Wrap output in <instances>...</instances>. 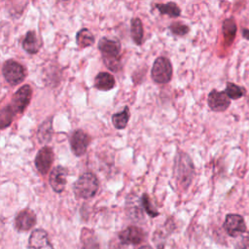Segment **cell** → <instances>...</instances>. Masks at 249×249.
I'll return each instance as SVG.
<instances>
[{
    "label": "cell",
    "mask_w": 249,
    "mask_h": 249,
    "mask_svg": "<svg viewBox=\"0 0 249 249\" xmlns=\"http://www.w3.org/2000/svg\"><path fill=\"white\" fill-rule=\"evenodd\" d=\"M98 50L102 54V59L106 67L113 71L118 72L122 69L121 60V42L118 39H109L102 37L98 42Z\"/></svg>",
    "instance_id": "1"
},
{
    "label": "cell",
    "mask_w": 249,
    "mask_h": 249,
    "mask_svg": "<svg viewBox=\"0 0 249 249\" xmlns=\"http://www.w3.org/2000/svg\"><path fill=\"white\" fill-rule=\"evenodd\" d=\"M195 175V166L190 156L182 151H178L174 158V176L176 182L182 187L188 188Z\"/></svg>",
    "instance_id": "2"
},
{
    "label": "cell",
    "mask_w": 249,
    "mask_h": 249,
    "mask_svg": "<svg viewBox=\"0 0 249 249\" xmlns=\"http://www.w3.org/2000/svg\"><path fill=\"white\" fill-rule=\"evenodd\" d=\"M99 189V181L91 172L83 173L73 185V191L78 198H91Z\"/></svg>",
    "instance_id": "3"
},
{
    "label": "cell",
    "mask_w": 249,
    "mask_h": 249,
    "mask_svg": "<svg viewBox=\"0 0 249 249\" xmlns=\"http://www.w3.org/2000/svg\"><path fill=\"white\" fill-rule=\"evenodd\" d=\"M173 68L170 60L165 56H159L155 59L152 69L151 78L156 84L163 85L170 82Z\"/></svg>",
    "instance_id": "4"
},
{
    "label": "cell",
    "mask_w": 249,
    "mask_h": 249,
    "mask_svg": "<svg viewBox=\"0 0 249 249\" xmlns=\"http://www.w3.org/2000/svg\"><path fill=\"white\" fill-rule=\"evenodd\" d=\"M2 72L6 81L12 86L21 83L26 75L24 67L14 59H9L4 63Z\"/></svg>",
    "instance_id": "5"
},
{
    "label": "cell",
    "mask_w": 249,
    "mask_h": 249,
    "mask_svg": "<svg viewBox=\"0 0 249 249\" xmlns=\"http://www.w3.org/2000/svg\"><path fill=\"white\" fill-rule=\"evenodd\" d=\"M90 142V137L82 129L75 130L70 136V147L73 154L77 157H81L86 154L88 146Z\"/></svg>",
    "instance_id": "6"
},
{
    "label": "cell",
    "mask_w": 249,
    "mask_h": 249,
    "mask_svg": "<svg viewBox=\"0 0 249 249\" xmlns=\"http://www.w3.org/2000/svg\"><path fill=\"white\" fill-rule=\"evenodd\" d=\"M32 95V89L28 85L20 87L13 95L11 107L15 113H21L27 107Z\"/></svg>",
    "instance_id": "7"
},
{
    "label": "cell",
    "mask_w": 249,
    "mask_h": 249,
    "mask_svg": "<svg viewBox=\"0 0 249 249\" xmlns=\"http://www.w3.org/2000/svg\"><path fill=\"white\" fill-rule=\"evenodd\" d=\"M224 228L231 236H238L246 231V225L242 216L238 214H228L225 219Z\"/></svg>",
    "instance_id": "8"
},
{
    "label": "cell",
    "mask_w": 249,
    "mask_h": 249,
    "mask_svg": "<svg viewBox=\"0 0 249 249\" xmlns=\"http://www.w3.org/2000/svg\"><path fill=\"white\" fill-rule=\"evenodd\" d=\"M207 104L212 111L224 112L230 105V98L224 91H219L217 89H212L207 96Z\"/></svg>",
    "instance_id": "9"
},
{
    "label": "cell",
    "mask_w": 249,
    "mask_h": 249,
    "mask_svg": "<svg viewBox=\"0 0 249 249\" xmlns=\"http://www.w3.org/2000/svg\"><path fill=\"white\" fill-rule=\"evenodd\" d=\"M53 152L52 148L45 146L38 151L35 158V166L41 174H46L53 161Z\"/></svg>",
    "instance_id": "10"
},
{
    "label": "cell",
    "mask_w": 249,
    "mask_h": 249,
    "mask_svg": "<svg viewBox=\"0 0 249 249\" xmlns=\"http://www.w3.org/2000/svg\"><path fill=\"white\" fill-rule=\"evenodd\" d=\"M68 171L63 166H55L50 173L49 176V183L52 189L55 193H61L64 191L66 185V176Z\"/></svg>",
    "instance_id": "11"
},
{
    "label": "cell",
    "mask_w": 249,
    "mask_h": 249,
    "mask_svg": "<svg viewBox=\"0 0 249 249\" xmlns=\"http://www.w3.org/2000/svg\"><path fill=\"white\" fill-rule=\"evenodd\" d=\"M29 249H53L48 233L42 229L34 230L28 239Z\"/></svg>",
    "instance_id": "12"
},
{
    "label": "cell",
    "mask_w": 249,
    "mask_h": 249,
    "mask_svg": "<svg viewBox=\"0 0 249 249\" xmlns=\"http://www.w3.org/2000/svg\"><path fill=\"white\" fill-rule=\"evenodd\" d=\"M145 238L144 231L135 226H129L119 233V239L123 244H139Z\"/></svg>",
    "instance_id": "13"
},
{
    "label": "cell",
    "mask_w": 249,
    "mask_h": 249,
    "mask_svg": "<svg viewBox=\"0 0 249 249\" xmlns=\"http://www.w3.org/2000/svg\"><path fill=\"white\" fill-rule=\"evenodd\" d=\"M36 224V215L32 210L24 209L15 218V228L18 231H26Z\"/></svg>",
    "instance_id": "14"
},
{
    "label": "cell",
    "mask_w": 249,
    "mask_h": 249,
    "mask_svg": "<svg viewBox=\"0 0 249 249\" xmlns=\"http://www.w3.org/2000/svg\"><path fill=\"white\" fill-rule=\"evenodd\" d=\"M116 85L114 76L108 72H100L94 78V87L99 90H110Z\"/></svg>",
    "instance_id": "15"
},
{
    "label": "cell",
    "mask_w": 249,
    "mask_h": 249,
    "mask_svg": "<svg viewBox=\"0 0 249 249\" xmlns=\"http://www.w3.org/2000/svg\"><path fill=\"white\" fill-rule=\"evenodd\" d=\"M40 47H41V42L37 37L36 33L32 30H29L22 41L23 50L28 53L34 54L39 52Z\"/></svg>",
    "instance_id": "16"
},
{
    "label": "cell",
    "mask_w": 249,
    "mask_h": 249,
    "mask_svg": "<svg viewBox=\"0 0 249 249\" xmlns=\"http://www.w3.org/2000/svg\"><path fill=\"white\" fill-rule=\"evenodd\" d=\"M130 36H131L132 41L137 46L142 45L144 29H143L142 21L139 18H132L130 20Z\"/></svg>",
    "instance_id": "17"
},
{
    "label": "cell",
    "mask_w": 249,
    "mask_h": 249,
    "mask_svg": "<svg viewBox=\"0 0 249 249\" xmlns=\"http://www.w3.org/2000/svg\"><path fill=\"white\" fill-rule=\"evenodd\" d=\"M130 118V111L128 106H124V110L112 115V124L117 129H124L126 127Z\"/></svg>",
    "instance_id": "18"
},
{
    "label": "cell",
    "mask_w": 249,
    "mask_h": 249,
    "mask_svg": "<svg viewBox=\"0 0 249 249\" xmlns=\"http://www.w3.org/2000/svg\"><path fill=\"white\" fill-rule=\"evenodd\" d=\"M155 6L161 15H167L170 18H178L181 15L179 6L174 2H167L164 4L158 3Z\"/></svg>",
    "instance_id": "19"
},
{
    "label": "cell",
    "mask_w": 249,
    "mask_h": 249,
    "mask_svg": "<svg viewBox=\"0 0 249 249\" xmlns=\"http://www.w3.org/2000/svg\"><path fill=\"white\" fill-rule=\"evenodd\" d=\"M76 42L80 48L90 47L94 43V36L88 28H82L76 35Z\"/></svg>",
    "instance_id": "20"
},
{
    "label": "cell",
    "mask_w": 249,
    "mask_h": 249,
    "mask_svg": "<svg viewBox=\"0 0 249 249\" xmlns=\"http://www.w3.org/2000/svg\"><path fill=\"white\" fill-rule=\"evenodd\" d=\"M237 27H236V23L234 21V19L232 18H226L223 23H222V31L224 34L225 39L230 42V44L232 42V40L234 39L235 33H236Z\"/></svg>",
    "instance_id": "21"
},
{
    "label": "cell",
    "mask_w": 249,
    "mask_h": 249,
    "mask_svg": "<svg viewBox=\"0 0 249 249\" xmlns=\"http://www.w3.org/2000/svg\"><path fill=\"white\" fill-rule=\"evenodd\" d=\"M53 134V127H52V119L45 121L40 128L38 129V138L41 143L50 142Z\"/></svg>",
    "instance_id": "22"
},
{
    "label": "cell",
    "mask_w": 249,
    "mask_h": 249,
    "mask_svg": "<svg viewBox=\"0 0 249 249\" xmlns=\"http://www.w3.org/2000/svg\"><path fill=\"white\" fill-rule=\"evenodd\" d=\"M224 92L227 94V96L230 98V99H239L241 98L244 94H245V89L236 85V84H233V83H227V86H226V89L224 90Z\"/></svg>",
    "instance_id": "23"
},
{
    "label": "cell",
    "mask_w": 249,
    "mask_h": 249,
    "mask_svg": "<svg viewBox=\"0 0 249 249\" xmlns=\"http://www.w3.org/2000/svg\"><path fill=\"white\" fill-rule=\"evenodd\" d=\"M15 114V111L10 105L0 109V129H3L11 124Z\"/></svg>",
    "instance_id": "24"
},
{
    "label": "cell",
    "mask_w": 249,
    "mask_h": 249,
    "mask_svg": "<svg viewBox=\"0 0 249 249\" xmlns=\"http://www.w3.org/2000/svg\"><path fill=\"white\" fill-rule=\"evenodd\" d=\"M168 29L171 31L173 35H176V36H185L190 32V27L187 24L182 23L180 21L172 22L168 26Z\"/></svg>",
    "instance_id": "25"
},
{
    "label": "cell",
    "mask_w": 249,
    "mask_h": 249,
    "mask_svg": "<svg viewBox=\"0 0 249 249\" xmlns=\"http://www.w3.org/2000/svg\"><path fill=\"white\" fill-rule=\"evenodd\" d=\"M140 202H141V204H142L144 210L146 211V213H147L150 217H153V218H154V217H157V216L160 215L159 211H157V210L154 208V206H153V204H152V202H151V199H150V197H149V196H148L147 194H143V195L141 196Z\"/></svg>",
    "instance_id": "26"
},
{
    "label": "cell",
    "mask_w": 249,
    "mask_h": 249,
    "mask_svg": "<svg viewBox=\"0 0 249 249\" xmlns=\"http://www.w3.org/2000/svg\"><path fill=\"white\" fill-rule=\"evenodd\" d=\"M82 249H100V247L94 237H86Z\"/></svg>",
    "instance_id": "27"
},
{
    "label": "cell",
    "mask_w": 249,
    "mask_h": 249,
    "mask_svg": "<svg viewBox=\"0 0 249 249\" xmlns=\"http://www.w3.org/2000/svg\"><path fill=\"white\" fill-rule=\"evenodd\" d=\"M236 249H249V236L242 237L236 243Z\"/></svg>",
    "instance_id": "28"
},
{
    "label": "cell",
    "mask_w": 249,
    "mask_h": 249,
    "mask_svg": "<svg viewBox=\"0 0 249 249\" xmlns=\"http://www.w3.org/2000/svg\"><path fill=\"white\" fill-rule=\"evenodd\" d=\"M241 34H242V37L246 40L249 41V29L248 28H242V31H241Z\"/></svg>",
    "instance_id": "29"
},
{
    "label": "cell",
    "mask_w": 249,
    "mask_h": 249,
    "mask_svg": "<svg viewBox=\"0 0 249 249\" xmlns=\"http://www.w3.org/2000/svg\"><path fill=\"white\" fill-rule=\"evenodd\" d=\"M139 249H152V247H150L148 245H144V246H141Z\"/></svg>",
    "instance_id": "30"
},
{
    "label": "cell",
    "mask_w": 249,
    "mask_h": 249,
    "mask_svg": "<svg viewBox=\"0 0 249 249\" xmlns=\"http://www.w3.org/2000/svg\"><path fill=\"white\" fill-rule=\"evenodd\" d=\"M158 249H163V247H162V246H160V247H159Z\"/></svg>",
    "instance_id": "31"
}]
</instances>
